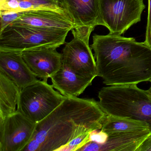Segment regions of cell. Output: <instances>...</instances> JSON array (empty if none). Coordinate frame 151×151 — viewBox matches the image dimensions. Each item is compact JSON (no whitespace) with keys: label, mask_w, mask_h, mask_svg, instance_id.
Masks as SVG:
<instances>
[{"label":"cell","mask_w":151,"mask_h":151,"mask_svg":"<svg viewBox=\"0 0 151 151\" xmlns=\"http://www.w3.org/2000/svg\"><path fill=\"white\" fill-rule=\"evenodd\" d=\"M99 25L119 35L140 22L145 8L143 0H99Z\"/></svg>","instance_id":"cell-6"},{"label":"cell","mask_w":151,"mask_h":151,"mask_svg":"<svg viewBox=\"0 0 151 151\" xmlns=\"http://www.w3.org/2000/svg\"><path fill=\"white\" fill-rule=\"evenodd\" d=\"M56 47H43L22 52L24 60L34 75L47 81L61 67L62 53Z\"/></svg>","instance_id":"cell-10"},{"label":"cell","mask_w":151,"mask_h":151,"mask_svg":"<svg viewBox=\"0 0 151 151\" xmlns=\"http://www.w3.org/2000/svg\"><path fill=\"white\" fill-rule=\"evenodd\" d=\"M106 116L93 99L66 97L37 124L34 136L23 151H59L82 134L101 129Z\"/></svg>","instance_id":"cell-1"},{"label":"cell","mask_w":151,"mask_h":151,"mask_svg":"<svg viewBox=\"0 0 151 151\" xmlns=\"http://www.w3.org/2000/svg\"><path fill=\"white\" fill-rule=\"evenodd\" d=\"M97 76L107 86L137 85L151 79V48L134 38L109 34L93 37Z\"/></svg>","instance_id":"cell-2"},{"label":"cell","mask_w":151,"mask_h":151,"mask_svg":"<svg viewBox=\"0 0 151 151\" xmlns=\"http://www.w3.org/2000/svg\"><path fill=\"white\" fill-rule=\"evenodd\" d=\"M69 30L9 24L0 32V51L22 52L43 47H60Z\"/></svg>","instance_id":"cell-4"},{"label":"cell","mask_w":151,"mask_h":151,"mask_svg":"<svg viewBox=\"0 0 151 151\" xmlns=\"http://www.w3.org/2000/svg\"><path fill=\"white\" fill-rule=\"evenodd\" d=\"M148 16L146 30L145 39L144 43L151 48V0H148Z\"/></svg>","instance_id":"cell-20"},{"label":"cell","mask_w":151,"mask_h":151,"mask_svg":"<svg viewBox=\"0 0 151 151\" xmlns=\"http://www.w3.org/2000/svg\"><path fill=\"white\" fill-rule=\"evenodd\" d=\"M0 71L21 90L39 80L24 60L22 52L0 51Z\"/></svg>","instance_id":"cell-13"},{"label":"cell","mask_w":151,"mask_h":151,"mask_svg":"<svg viewBox=\"0 0 151 151\" xmlns=\"http://www.w3.org/2000/svg\"><path fill=\"white\" fill-rule=\"evenodd\" d=\"M73 35V39L63 49L62 64L77 75L93 80L97 76V65L89 39Z\"/></svg>","instance_id":"cell-8"},{"label":"cell","mask_w":151,"mask_h":151,"mask_svg":"<svg viewBox=\"0 0 151 151\" xmlns=\"http://www.w3.org/2000/svg\"><path fill=\"white\" fill-rule=\"evenodd\" d=\"M36 126L17 110L0 120V151H23L32 139Z\"/></svg>","instance_id":"cell-7"},{"label":"cell","mask_w":151,"mask_h":151,"mask_svg":"<svg viewBox=\"0 0 151 151\" xmlns=\"http://www.w3.org/2000/svg\"><path fill=\"white\" fill-rule=\"evenodd\" d=\"M90 132L82 134L72 139L67 145L62 147L59 151H78L82 147L89 142V136Z\"/></svg>","instance_id":"cell-18"},{"label":"cell","mask_w":151,"mask_h":151,"mask_svg":"<svg viewBox=\"0 0 151 151\" xmlns=\"http://www.w3.org/2000/svg\"><path fill=\"white\" fill-rule=\"evenodd\" d=\"M149 129L147 124L126 117L106 114L101 129L106 133L139 131Z\"/></svg>","instance_id":"cell-17"},{"label":"cell","mask_w":151,"mask_h":151,"mask_svg":"<svg viewBox=\"0 0 151 151\" xmlns=\"http://www.w3.org/2000/svg\"><path fill=\"white\" fill-rule=\"evenodd\" d=\"M10 24L70 31L75 27L67 13L48 9L23 12L21 17Z\"/></svg>","instance_id":"cell-12"},{"label":"cell","mask_w":151,"mask_h":151,"mask_svg":"<svg viewBox=\"0 0 151 151\" xmlns=\"http://www.w3.org/2000/svg\"><path fill=\"white\" fill-rule=\"evenodd\" d=\"M137 85L102 87L98 95L99 104L106 114L147 124L151 131V95Z\"/></svg>","instance_id":"cell-3"},{"label":"cell","mask_w":151,"mask_h":151,"mask_svg":"<svg viewBox=\"0 0 151 151\" xmlns=\"http://www.w3.org/2000/svg\"><path fill=\"white\" fill-rule=\"evenodd\" d=\"M149 82H150V83H151V85H150V88L148 89V90H147V91L148 92V93L151 95V79L149 80Z\"/></svg>","instance_id":"cell-22"},{"label":"cell","mask_w":151,"mask_h":151,"mask_svg":"<svg viewBox=\"0 0 151 151\" xmlns=\"http://www.w3.org/2000/svg\"><path fill=\"white\" fill-rule=\"evenodd\" d=\"M151 134L149 129L139 131L108 133L104 143L90 141L78 151H136L144 139Z\"/></svg>","instance_id":"cell-11"},{"label":"cell","mask_w":151,"mask_h":151,"mask_svg":"<svg viewBox=\"0 0 151 151\" xmlns=\"http://www.w3.org/2000/svg\"><path fill=\"white\" fill-rule=\"evenodd\" d=\"M51 78L53 87L66 97H78L93 80L77 75L63 64Z\"/></svg>","instance_id":"cell-14"},{"label":"cell","mask_w":151,"mask_h":151,"mask_svg":"<svg viewBox=\"0 0 151 151\" xmlns=\"http://www.w3.org/2000/svg\"><path fill=\"white\" fill-rule=\"evenodd\" d=\"M55 1H59V2H60V3H61L62 0H55Z\"/></svg>","instance_id":"cell-23"},{"label":"cell","mask_w":151,"mask_h":151,"mask_svg":"<svg viewBox=\"0 0 151 151\" xmlns=\"http://www.w3.org/2000/svg\"><path fill=\"white\" fill-rule=\"evenodd\" d=\"M136 151H151V134L144 139Z\"/></svg>","instance_id":"cell-21"},{"label":"cell","mask_w":151,"mask_h":151,"mask_svg":"<svg viewBox=\"0 0 151 151\" xmlns=\"http://www.w3.org/2000/svg\"><path fill=\"white\" fill-rule=\"evenodd\" d=\"M61 3L76 31L91 34L99 25V0H62Z\"/></svg>","instance_id":"cell-9"},{"label":"cell","mask_w":151,"mask_h":151,"mask_svg":"<svg viewBox=\"0 0 151 151\" xmlns=\"http://www.w3.org/2000/svg\"><path fill=\"white\" fill-rule=\"evenodd\" d=\"M55 89L52 85L43 80L23 88L19 95L17 111L33 122L38 123L66 97Z\"/></svg>","instance_id":"cell-5"},{"label":"cell","mask_w":151,"mask_h":151,"mask_svg":"<svg viewBox=\"0 0 151 151\" xmlns=\"http://www.w3.org/2000/svg\"><path fill=\"white\" fill-rule=\"evenodd\" d=\"M40 9L67 13L61 3L55 0H0V13Z\"/></svg>","instance_id":"cell-15"},{"label":"cell","mask_w":151,"mask_h":151,"mask_svg":"<svg viewBox=\"0 0 151 151\" xmlns=\"http://www.w3.org/2000/svg\"><path fill=\"white\" fill-rule=\"evenodd\" d=\"M21 90L0 71V120H4L17 111Z\"/></svg>","instance_id":"cell-16"},{"label":"cell","mask_w":151,"mask_h":151,"mask_svg":"<svg viewBox=\"0 0 151 151\" xmlns=\"http://www.w3.org/2000/svg\"><path fill=\"white\" fill-rule=\"evenodd\" d=\"M23 14V12L0 13V15H1L0 32L2 31L8 25L21 17Z\"/></svg>","instance_id":"cell-19"}]
</instances>
